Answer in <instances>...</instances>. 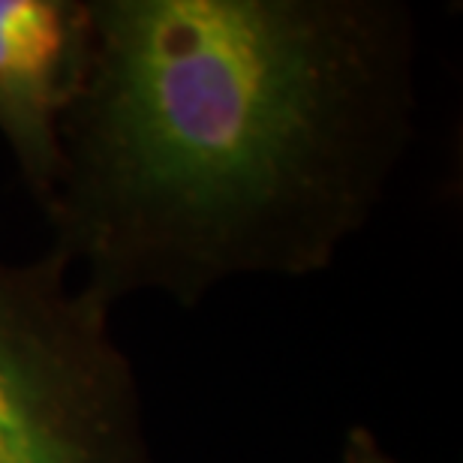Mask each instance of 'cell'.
<instances>
[{
  "instance_id": "cell-1",
  "label": "cell",
  "mask_w": 463,
  "mask_h": 463,
  "mask_svg": "<svg viewBox=\"0 0 463 463\" xmlns=\"http://www.w3.org/2000/svg\"><path fill=\"white\" fill-rule=\"evenodd\" d=\"M52 250L112 313L232 277H310L383 202L415 129L397 0H90Z\"/></svg>"
},
{
  "instance_id": "cell-2",
  "label": "cell",
  "mask_w": 463,
  "mask_h": 463,
  "mask_svg": "<svg viewBox=\"0 0 463 463\" xmlns=\"http://www.w3.org/2000/svg\"><path fill=\"white\" fill-rule=\"evenodd\" d=\"M0 463H154L112 313L54 250L0 259Z\"/></svg>"
},
{
  "instance_id": "cell-3",
  "label": "cell",
  "mask_w": 463,
  "mask_h": 463,
  "mask_svg": "<svg viewBox=\"0 0 463 463\" xmlns=\"http://www.w3.org/2000/svg\"><path fill=\"white\" fill-rule=\"evenodd\" d=\"M88 0H0V138L43 211L61 178V127L88 85Z\"/></svg>"
},
{
  "instance_id": "cell-4",
  "label": "cell",
  "mask_w": 463,
  "mask_h": 463,
  "mask_svg": "<svg viewBox=\"0 0 463 463\" xmlns=\"http://www.w3.org/2000/svg\"><path fill=\"white\" fill-rule=\"evenodd\" d=\"M344 463H397L388 451L383 449L373 433L361 424H352L344 439Z\"/></svg>"
}]
</instances>
